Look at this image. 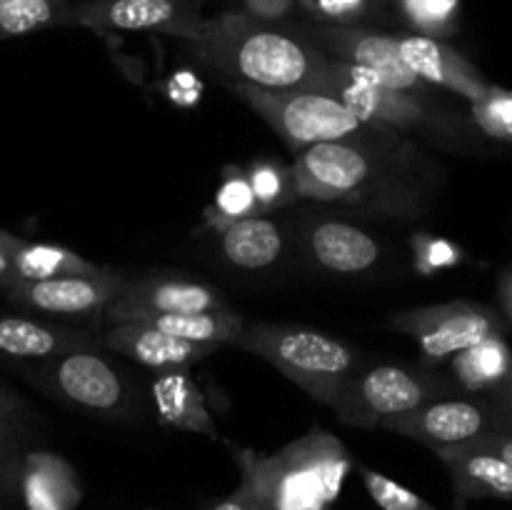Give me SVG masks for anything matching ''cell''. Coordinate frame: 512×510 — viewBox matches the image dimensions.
<instances>
[{
    "instance_id": "obj_1",
    "label": "cell",
    "mask_w": 512,
    "mask_h": 510,
    "mask_svg": "<svg viewBox=\"0 0 512 510\" xmlns=\"http://www.w3.org/2000/svg\"><path fill=\"white\" fill-rule=\"evenodd\" d=\"M195 60L233 83L268 90H320L330 55L305 33L225 10L190 40Z\"/></svg>"
},
{
    "instance_id": "obj_2",
    "label": "cell",
    "mask_w": 512,
    "mask_h": 510,
    "mask_svg": "<svg viewBox=\"0 0 512 510\" xmlns=\"http://www.w3.org/2000/svg\"><path fill=\"white\" fill-rule=\"evenodd\" d=\"M398 148L378 143H320L295 158L298 198L370 210L393 218H418L425 195L395 168Z\"/></svg>"
},
{
    "instance_id": "obj_3",
    "label": "cell",
    "mask_w": 512,
    "mask_h": 510,
    "mask_svg": "<svg viewBox=\"0 0 512 510\" xmlns=\"http://www.w3.org/2000/svg\"><path fill=\"white\" fill-rule=\"evenodd\" d=\"M238 488L258 510H330L353 470V455L330 430L313 425L275 453L230 445Z\"/></svg>"
},
{
    "instance_id": "obj_4",
    "label": "cell",
    "mask_w": 512,
    "mask_h": 510,
    "mask_svg": "<svg viewBox=\"0 0 512 510\" xmlns=\"http://www.w3.org/2000/svg\"><path fill=\"white\" fill-rule=\"evenodd\" d=\"M233 345L258 355L260 360L280 370L290 383L303 388L310 398L330 408L360 363L353 345L323 330L300 325L245 323Z\"/></svg>"
},
{
    "instance_id": "obj_5",
    "label": "cell",
    "mask_w": 512,
    "mask_h": 510,
    "mask_svg": "<svg viewBox=\"0 0 512 510\" xmlns=\"http://www.w3.org/2000/svg\"><path fill=\"white\" fill-rule=\"evenodd\" d=\"M233 93L253 108L255 115L275 130L295 155L320 143H378L398 148L395 130L363 123L338 98L320 90H268L248 83H233Z\"/></svg>"
},
{
    "instance_id": "obj_6",
    "label": "cell",
    "mask_w": 512,
    "mask_h": 510,
    "mask_svg": "<svg viewBox=\"0 0 512 510\" xmlns=\"http://www.w3.org/2000/svg\"><path fill=\"white\" fill-rule=\"evenodd\" d=\"M463 390L453 380L423 368L405 365H370L355 370L335 400L333 410L343 425L360 430H375L393 415L420 408L430 400L458 395Z\"/></svg>"
},
{
    "instance_id": "obj_7",
    "label": "cell",
    "mask_w": 512,
    "mask_h": 510,
    "mask_svg": "<svg viewBox=\"0 0 512 510\" xmlns=\"http://www.w3.org/2000/svg\"><path fill=\"white\" fill-rule=\"evenodd\" d=\"M390 325L418 345L428 365L445 363L490 335H503L505 328L503 315L470 300L400 310L390 315Z\"/></svg>"
},
{
    "instance_id": "obj_8",
    "label": "cell",
    "mask_w": 512,
    "mask_h": 510,
    "mask_svg": "<svg viewBox=\"0 0 512 510\" xmlns=\"http://www.w3.org/2000/svg\"><path fill=\"white\" fill-rule=\"evenodd\" d=\"M58 25L95 33H163L193 40L205 18L198 0H83L60 13Z\"/></svg>"
},
{
    "instance_id": "obj_9",
    "label": "cell",
    "mask_w": 512,
    "mask_h": 510,
    "mask_svg": "<svg viewBox=\"0 0 512 510\" xmlns=\"http://www.w3.org/2000/svg\"><path fill=\"white\" fill-rule=\"evenodd\" d=\"M33 378L40 388L83 413L118 418L128 408L130 395L123 375L95 348L40 360Z\"/></svg>"
},
{
    "instance_id": "obj_10",
    "label": "cell",
    "mask_w": 512,
    "mask_h": 510,
    "mask_svg": "<svg viewBox=\"0 0 512 510\" xmlns=\"http://www.w3.org/2000/svg\"><path fill=\"white\" fill-rule=\"evenodd\" d=\"M320 93L338 98L363 123L385 130H408L433 123L428 98L400 93L385 80L358 65L330 58Z\"/></svg>"
},
{
    "instance_id": "obj_11",
    "label": "cell",
    "mask_w": 512,
    "mask_h": 510,
    "mask_svg": "<svg viewBox=\"0 0 512 510\" xmlns=\"http://www.w3.org/2000/svg\"><path fill=\"white\" fill-rule=\"evenodd\" d=\"M380 428L438 450L483 438L495 428V418L485 395L458 393L430 400L403 415H393L383 420Z\"/></svg>"
},
{
    "instance_id": "obj_12",
    "label": "cell",
    "mask_w": 512,
    "mask_h": 510,
    "mask_svg": "<svg viewBox=\"0 0 512 510\" xmlns=\"http://www.w3.org/2000/svg\"><path fill=\"white\" fill-rule=\"evenodd\" d=\"M228 308V300L213 285L178 273L143 275L125 283L118 298L105 308L103 320L118 323H145L160 315L200 313V310Z\"/></svg>"
},
{
    "instance_id": "obj_13",
    "label": "cell",
    "mask_w": 512,
    "mask_h": 510,
    "mask_svg": "<svg viewBox=\"0 0 512 510\" xmlns=\"http://www.w3.org/2000/svg\"><path fill=\"white\" fill-rule=\"evenodd\" d=\"M120 270L103 268L95 275H65L50 280H20L15 288L5 290L10 303L28 308L50 318L103 320L105 308L120 295L128 283Z\"/></svg>"
},
{
    "instance_id": "obj_14",
    "label": "cell",
    "mask_w": 512,
    "mask_h": 510,
    "mask_svg": "<svg viewBox=\"0 0 512 510\" xmlns=\"http://www.w3.org/2000/svg\"><path fill=\"white\" fill-rule=\"evenodd\" d=\"M330 58L370 70L400 93L428 98V85L403 63L393 33L363 28V25H315L303 30Z\"/></svg>"
},
{
    "instance_id": "obj_15",
    "label": "cell",
    "mask_w": 512,
    "mask_h": 510,
    "mask_svg": "<svg viewBox=\"0 0 512 510\" xmlns=\"http://www.w3.org/2000/svg\"><path fill=\"white\" fill-rule=\"evenodd\" d=\"M303 245L318 268L333 275H363L380 263L378 238L350 220L328 213H308Z\"/></svg>"
},
{
    "instance_id": "obj_16",
    "label": "cell",
    "mask_w": 512,
    "mask_h": 510,
    "mask_svg": "<svg viewBox=\"0 0 512 510\" xmlns=\"http://www.w3.org/2000/svg\"><path fill=\"white\" fill-rule=\"evenodd\" d=\"M398 53L403 63L423 80L425 85H438L465 100H478L488 90L485 75L465 58L460 50L450 48L445 40L425 38V35H395Z\"/></svg>"
},
{
    "instance_id": "obj_17",
    "label": "cell",
    "mask_w": 512,
    "mask_h": 510,
    "mask_svg": "<svg viewBox=\"0 0 512 510\" xmlns=\"http://www.w3.org/2000/svg\"><path fill=\"white\" fill-rule=\"evenodd\" d=\"M100 343L113 353L128 355L135 363L153 368L155 373L173 368H193L205 358L215 355V345L190 343V340L175 338L145 323H118L105 330Z\"/></svg>"
},
{
    "instance_id": "obj_18",
    "label": "cell",
    "mask_w": 512,
    "mask_h": 510,
    "mask_svg": "<svg viewBox=\"0 0 512 510\" xmlns=\"http://www.w3.org/2000/svg\"><path fill=\"white\" fill-rule=\"evenodd\" d=\"M453 478L458 503L495 498L512 500V465L480 443L450 445L433 450Z\"/></svg>"
},
{
    "instance_id": "obj_19",
    "label": "cell",
    "mask_w": 512,
    "mask_h": 510,
    "mask_svg": "<svg viewBox=\"0 0 512 510\" xmlns=\"http://www.w3.org/2000/svg\"><path fill=\"white\" fill-rule=\"evenodd\" d=\"M100 338L85 330L53 325L23 315H0V355L15 360H48L73 350L95 348Z\"/></svg>"
},
{
    "instance_id": "obj_20",
    "label": "cell",
    "mask_w": 512,
    "mask_h": 510,
    "mask_svg": "<svg viewBox=\"0 0 512 510\" xmlns=\"http://www.w3.org/2000/svg\"><path fill=\"white\" fill-rule=\"evenodd\" d=\"M153 403L158 420L168 428L220 438L218 425L205 405V395L188 368L160 370L153 380Z\"/></svg>"
},
{
    "instance_id": "obj_21",
    "label": "cell",
    "mask_w": 512,
    "mask_h": 510,
    "mask_svg": "<svg viewBox=\"0 0 512 510\" xmlns=\"http://www.w3.org/2000/svg\"><path fill=\"white\" fill-rule=\"evenodd\" d=\"M20 495L28 510H75L80 503L78 475L60 455L30 450L20 470Z\"/></svg>"
},
{
    "instance_id": "obj_22",
    "label": "cell",
    "mask_w": 512,
    "mask_h": 510,
    "mask_svg": "<svg viewBox=\"0 0 512 510\" xmlns=\"http://www.w3.org/2000/svg\"><path fill=\"white\" fill-rule=\"evenodd\" d=\"M220 253L230 265L243 270H265L283 255L285 238L280 225L268 215H250L215 230Z\"/></svg>"
},
{
    "instance_id": "obj_23",
    "label": "cell",
    "mask_w": 512,
    "mask_h": 510,
    "mask_svg": "<svg viewBox=\"0 0 512 510\" xmlns=\"http://www.w3.org/2000/svg\"><path fill=\"white\" fill-rule=\"evenodd\" d=\"M0 243L8 253L13 270L20 280H50L65 278V275H95L100 273V265L90 263L75 250L60 248L48 243H28L18 235L0 228Z\"/></svg>"
},
{
    "instance_id": "obj_24",
    "label": "cell",
    "mask_w": 512,
    "mask_h": 510,
    "mask_svg": "<svg viewBox=\"0 0 512 510\" xmlns=\"http://www.w3.org/2000/svg\"><path fill=\"white\" fill-rule=\"evenodd\" d=\"M453 383L463 393L485 395L493 390L512 368V350L505 335H490L470 348L453 355Z\"/></svg>"
},
{
    "instance_id": "obj_25",
    "label": "cell",
    "mask_w": 512,
    "mask_h": 510,
    "mask_svg": "<svg viewBox=\"0 0 512 510\" xmlns=\"http://www.w3.org/2000/svg\"><path fill=\"white\" fill-rule=\"evenodd\" d=\"M145 325L163 330V333L175 335V338L190 340V343L203 345H233L240 330L245 328V318L230 308L220 310H200V313H178V315H160V318L145 320Z\"/></svg>"
},
{
    "instance_id": "obj_26",
    "label": "cell",
    "mask_w": 512,
    "mask_h": 510,
    "mask_svg": "<svg viewBox=\"0 0 512 510\" xmlns=\"http://www.w3.org/2000/svg\"><path fill=\"white\" fill-rule=\"evenodd\" d=\"M245 175H248L250 188H253L255 200H258V208L263 215L275 213L280 208H288V205H293L298 200L293 170L285 168L278 160H255V163H250L245 168Z\"/></svg>"
},
{
    "instance_id": "obj_27",
    "label": "cell",
    "mask_w": 512,
    "mask_h": 510,
    "mask_svg": "<svg viewBox=\"0 0 512 510\" xmlns=\"http://www.w3.org/2000/svg\"><path fill=\"white\" fill-rule=\"evenodd\" d=\"M250 215L263 213H260L253 188H250L248 175H245L243 168L228 170L223 175V183H220L218 193H215L213 205L205 213V220H208L210 228L220 230L225 225L235 223V220L250 218Z\"/></svg>"
},
{
    "instance_id": "obj_28",
    "label": "cell",
    "mask_w": 512,
    "mask_h": 510,
    "mask_svg": "<svg viewBox=\"0 0 512 510\" xmlns=\"http://www.w3.org/2000/svg\"><path fill=\"white\" fill-rule=\"evenodd\" d=\"M70 0H8L0 5V40L55 28Z\"/></svg>"
},
{
    "instance_id": "obj_29",
    "label": "cell",
    "mask_w": 512,
    "mask_h": 510,
    "mask_svg": "<svg viewBox=\"0 0 512 510\" xmlns=\"http://www.w3.org/2000/svg\"><path fill=\"white\" fill-rule=\"evenodd\" d=\"M398 10L415 35L448 40L458 30L460 0H398Z\"/></svg>"
},
{
    "instance_id": "obj_30",
    "label": "cell",
    "mask_w": 512,
    "mask_h": 510,
    "mask_svg": "<svg viewBox=\"0 0 512 510\" xmlns=\"http://www.w3.org/2000/svg\"><path fill=\"white\" fill-rule=\"evenodd\" d=\"M470 120L488 138L512 143V90L490 83L488 90L470 103Z\"/></svg>"
},
{
    "instance_id": "obj_31",
    "label": "cell",
    "mask_w": 512,
    "mask_h": 510,
    "mask_svg": "<svg viewBox=\"0 0 512 510\" xmlns=\"http://www.w3.org/2000/svg\"><path fill=\"white\" fill-rule=\"evenodd\" d=\"M410 250H413V265L420 275H435L440 270L458 268L468 260L465 250L455 240L435 233L410 235Z\"/></svg>"
},
{
    "instance_id": "obj_32",
    "label": "cell",
    "mask_w": 512,
    "mask_h": 510,
    "mask_svg": "<svg viewBox=\"0 0 512 510\" xmlns=\"http://www.w3.org/2000/svg\"><path fill=\"white\" fill-rule=\"evenodd\" d=\"M363 478L365 490L373 498V503L380 510H438L433 503H428L425 498H420L418 493L408 490L405 485L395 483L388 475L378 473V470L368 468V465H355Z\"/></svg>"
},
{
    "instance_id": "obj_33",
    "label": "cell",
    "mask_w": 512,
    "mask_h": 510,
    "mask_svg": "<svg viewBox=\"0 0 512 510\" xmlns=\"http://www.w3.org/2000/svg\"><path fill=\"white\" fill-rule=\"evenodd\" d=\"M25 428L18 423H0V495L20 493V470L25 460Z\"/></svg>"
},
{
    "instance_id": "obj_34",
    "label": "cell",
    "mask_w": 512,
    "mask_h": 510,
    "mask_svg": "<svg viewBox=\"0 0 512 510\" xmlns=\"http://www.w3.org/2000/svg\"><path fill=\"white\" fill-rule=\"evenodd\" d=\"M310 18L323 25H358L375 8V0H295Z\"/></svg>"
},
{
    "instance_id": "obj_35",
    "label": "cell",
    "mask_w": 512,
    "mask_h": 510,
    "mask_svg": "<svg viewBox=\"0 0 512 510\" xmlns=\"http://www.w3.org/2000/svg\"><path fill=\"white\" fill-rule=\"evenodd\" d=\"M485 398H488L490 408H493V430H512V368L493 390L485 393Z\"/></svg>"
},
{
    "instance_id": "obj_36",
    "label": "cell",
    "mask_w": 512,
    "mask_h": 510,
    "mask_svg": "<svg viewBox=\"0 0 512 510\" xmlns=\"http://www.w3.org/2000/svg\"><path fill=\"white\" fill-rule=\"evenodd\" d=\"M243 5L245 13H250L253 18L275 23V20H283L285 15L293 13L295 0H243Z\"/></svg>"
},
{
    "instance_id": "obj_37",
    "label": "cell",
    "mask_w": 512,
    "mask_h": 510,
    "mask_svg": "<svg viewBox=\"0 0 512 510\" xmlns=\"http://www.w3.org/2000/svg\"><path fill=\"white\" fill-rule=\"evenodd\" d=\"M28 413V405L23 403L18 393L0 385V423H18Z\"/></svg>"
},
{
    "instance_id": "obj_38",
    "label": "cell",
    "mask_w": 512,
    "mask_h": 510,
    "mask_svg": "<svg viewBox=\"0 0 512 510\" xmlns=\"http://www.w3.org/2000/svg\"><path fill=\"white\" fill-rule=\"evenodd\" d=\"M473 443H480L483 448L493 450L500 458H505L512 465V430H490L483 438L473 440Z\"/></svg>"
},
{
    "instance_id": "obj_39",
    "label": "cell",
    "mask_w": 512,
    "mask_h": 510,
    "mask_svg": "<svg viewBox=\"0 0 512 510\" xmlns=\"http://www.w3.org/2000/svg\"><path fill=\"white\" fill-rule=\"evenodd\" d=\"M498 303L503 310L505 320L512 325V268L503 270L498 278Z\"/></svg>"
},
{
    "instance_id": "obj_40",
    "label": "cell",
    "mask_w": 512,
    "mask_h": 510,
    "mask_svg": "<svg viewBox=\"0 0 512 510\" xmlns=\"http://www.w3.org/2000/svg\"><path fill=\"white\" fill-rule=\"evenodd\" d=\"M20 283L18 273L13 270V263H10L8 253H5L3 243H0V290H10Z\"/></svg>"
},
{
    "instance_id": "obj_41",
    "label": "cell",
    "mask_w": 512,
    "mask_h": 510,
    "mask_svg": "<svg viewBox=\"0 0 512 510\" xmlns=\"http://www.w3.org/2000/svg\"><path fill=\"white\" fill-rule=\"evenodd\" d=\"M213 510H258V508H255L253 500H250L243 490L235 488V493H230L228 498H225L223 503L215 505Z\"/></svg>"
},
{
    "instance_id": "obj_42",
    "label": "cell",
    "mask_w": 512,
    "mask_h": 510,
    "mask_svg": "<svg viewBox=\"0 0 512 510\" xmlns=\"http://www.w3.org/2000/svg\"><path fill=\"white\" fill-rule=\"evenodd\" d=\"M5 3H8V0H0V5H5Z\"/></svg>"
},
{
    "instance_id": "obj_43",
    "label": "cell",
    "mask_w": 512,
    "mask_h": 510,
    "mask_svg": "<svg viewBox=\"0 0 512 510\" xmlns=\"http://www.w3.org/2000/svg\"><path fill=\"white\" fill-rule=\"evenodd\" d=\"M198 3H200V0H198Z\"/></svg>"
}]
</instances>
